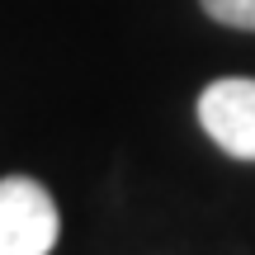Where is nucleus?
Wrapping results in <instances>:
<instances>
[{
	"label": "nucleus",
	"instance_id": "1",
	"mask_svg": "<svg viewBox=\"0 0 255 255\" xmlns=\"http://www.w3.org/2000/svg\"><path fill=\"white\" fill-rule=\"evenodd\" d=\"M57 218L52 194L28 175L0 180V255H47L57 246Z\"/></svg>",
	"mask_w": 255,
	"mask_h": 255
},
{
	"label": "nucleus",
	"instance_id": "3",
	"mask_svg": "<svg viewBox=\"0 0 255 255\" xmlns=\"http://www.w3.org/2000/svg\"><path fill=\"white\" fill-rule=\"evenodd\" d=\"M203 9H208L218 24H227V28L255 33V0H203Z\"/></svg>",
	"mask_w": 255,
	"mask_h": 255
},
{
	"label": "nucleus",
	"instance_id": "2",
	"mask_svg": "<svg viewBox=\"0 0 255 255\" xmlns=\"http://www.w3.org/2000/svg\"><path fill=\"white\" fill-rule=\"evenodd\" d=\"M199 123L237 161H255V81L222 76L199 95Z\"/></svg>",
	"mask_w": 255,
	"mask_h": 255
}]
</instances>
